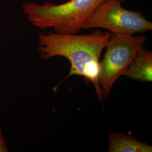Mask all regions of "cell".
<instances>
[{"mask_svg":"<svg viewBox=\"0 0 152 152\" xmlns=\"http://www.w3.org/2000/svg\"><path fill=\"white\" fill-rule=\"evenodd\" d=\"M104 1L69 0L60 4L46 2L42 5L27 2L23 5V12L36 27L76 34Z\"/></svg>","mask_w":152,"mask_h":152,"instance_id":"obj_2","label":"cell"},{"mask_svg":"<svg viewBox=\"0 0 152 152\" xmlns=\"http://www.w3.org/2000/svg\"><path fill=\"white\" fill-rule=\"evenodd\" d=\"M109 152H152V147L124 132H114L108 137Z\"/></svg>","mask_w":152,"mask_h":152,"instance_id":"obj_6","label":"cell"},{"mask_svg":"<svg viewBox=\"0 0 152 152\" xmlns=\"http://www.w3.org/2000/svg\"><path fill=\"white\" fill-rule=\"evenodd\" d=\"M148 37L144 35L113 34L99 63V84L103 96H108L117 80L125 71L137 53L144 47Z\"/></svg>","mask_w":152,"mask_h":152,"instance_id":"obj_3","label":"cell"},{"mask_svg":"<svg viewBox=\"0 0 152 152\" xmlns=\"http://www.w3.org/2000/svg\"><path fill=\"white\" fill-rule=\"evenodd\" d=\"M124 0H105L85 24L83 29L102 28L115 34L134 35L152 29V22L140 11L122 6Z\"/></svg>","mask_w":152,"mask_h":152,"instance_id":"obj_4","label":"cell"},{"mask_svg":"<svg viewBox=\"0 0 152 152\" xmlns=\"http://www.w3.org/2000/svg\"><path fill=\"white\" fill-rule=\"evenodd\" d=\"M9 152L7 144L2 135V131L0 129V152Z\"/></svg>","mask_w":152,"mask_h":152,"instance_id":"obj_7","label":"cell"},{"mask_svg":"<svg viewBox=\"0 0 152 152\" xmlns=\"http://www.w3.org/2000/svg\"><path fill=\"white\" fill-rule=\"evenodd\" d=\"M112 34L100 29L86 34L41 33L38 50L41 58L45 61L55 56L66 59L71 69L64 80L72 76L83 77L92 83L98 98L102 100L103 96L98 81L100 58Z\"/></svg>","mask_w":152,"mask_h":152,"instance_id":"obj_1","label":"cell"},{"mask_svg":"<svg viewBox=\"0 0 152 152\" xmlns=\"http://www.w3.org/2000/svg\"><path fill=\"white\" fill-rule=\"evenodd\" d=\"M124 76L135 81L152 82V52L142 47L131 61Z\"/></svg>","mask_w":152,"mask_h":152,"instance_id":"obj_5","label":"cell"}]
</instances>
